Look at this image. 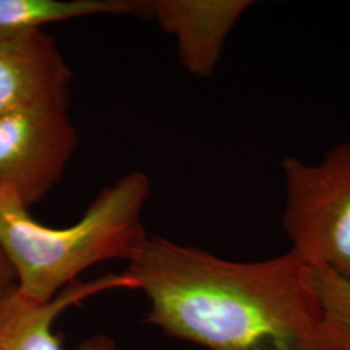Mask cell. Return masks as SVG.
Listing matches in <instances>:
<instances>
[{
  "label": "cell",
  "instance_id": "1",
  "mask_svg": "<svg viewBox=\"0 0 350 350\" xmlns=\"http://www.w3.org/2000/svg\"><path fill=\"white\" fill-rule=\"evenodd\" d=\"M126 274L150 301V323L205 350H338L295 250L238 262L147 238Z\"/></svg>",
  "mask_w": 350,
  "mask_h": 350
},
{
  "label": "cell",
  "instance_id": "2",
  "mask_svg": "<svg viewBox=\"0 0 350 350\" xmlns=\"http://www.w3.org/2000/svg\"><path fill=\"white\" fill-rule=\"evenodd\" d=\"M150 180L130 172L104 188L75 225L55 228L36 221L12 189L0 187V250L17 278V291L47 302L98 263L130 260L147 239L142 214Z\"/></svg>",
  "mask_w": 350,
  "mask_h": 350
},
{
  "label": "cell",
  "instance_id": "3",
  "mask_svg": "<svg viewBox=\"0 0 350 350\" xmlns=\"http://www.w3.org/2000/svg\"><path fill=\"white\" fill-rule=\"evenodd\" d=\"M282 226L292 248L308 265L328 267L350 280V140L308 163L282 160Z\"/></svg>",
  "mask_w": 350,
  "mask_h": 350
},
{
  "label": "cell",
  "instance_id": "4",
  "mask_svg": "<svg viewBox=\"0 0 350 350\" xmlns=\"http://www.w3.org/2000/svg\"><path fill=\"white\" fill-rule=\"evenodd\" d=\"M77 144L69 107L43 103L0 114V187L37 204L59 183Z\"/></svg>",
  "mask_w": 350,
  "mask_h": 350
},
{
  "label": "cell",
  "instance_id": "5",
  "mask_svg": "<svg viewBox=\"0 0 350 350\" xmlns=\"http://www.w3.org/2000/svg\"><path fill=\"white\" fill-rule=\"evenodd\" d=\"M252 0H150V18L176 40L178 57L189 75L212 77L226 40Z\"/></svg>",
  "mask_w": 350,
  "mask_h": 350
},
{
  "label": "cell",
  "instance_id": "6",
  "mask_svg": "<svg viewBox=\"0 0 350 350\" xmlns=\"http://www.w3.org/2000/svg\"><path fill=\"white\" fill-rule=\"evenodd\" d=\"M72 72L44 30L0 39V114L34 104L69 107Z\"/></svg>",
  "mask_w": 350,
  "mask_h": 350
},
{
  "label": "cell",
  "instance_id": "7",
  "mask_svg": "<svg viewBox=\"0 0 350 350\" xmlns=\"http://www.w3.org/2000/svg\"><path fill=\"white\" fill-rule=\"evenodd\" d=\"M112 289H137L126 273L77 280L47 302L27 299L16 291L0 302V350H63L52 332L56 318L69 308Z\"/></svg>",
  "mask_w": 350,
  "mask_h": 350
},
{
  "label": "cell",
  "instance_id": "8",
  "mask_svg": "<svg viewBox=\"0 0 350 350\" xmlns=\"http://www.w3.org/2000/svg\"><path fill=\"white\" fill-rule=\"evenodd\" d=\"M98 14L150 18V0H0V39L43 30L52 23Z\"/></svg>",
  "mask_w": 350,
  "mask_h": 350
},
{
  "label": "cell",
  "instance_id": "9",
  "mask_svg": "<svg viewBox=\"0 0 350 350\" xmlns=\"http://www.w3.org/2000/svg\"><path fill=\"white\" fill-rule=\"evenodd\" d=\"M308 275L336 349L350 350V280L319 265H308Z\"/></svg>",
  "mask_w": 350,
  "mask_h": 350
},
{
  "label": "cell",
  "instance_id": "10",
  "mask_svg": "<svg viewBox=\"0 0 350 350\" xmlns=\"http://www.w3.org/2000/svg\"><path fill=\"white\" fill-rule=\"evenodd\" d=\"M17 291V278L11 263L0 250V302Z\"/></svg>",
  "mask_w": 350,
  "mask_h": 350
}]
</instances>
